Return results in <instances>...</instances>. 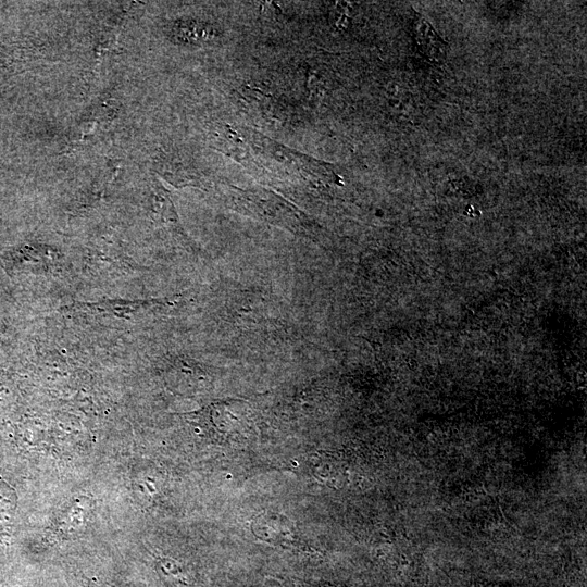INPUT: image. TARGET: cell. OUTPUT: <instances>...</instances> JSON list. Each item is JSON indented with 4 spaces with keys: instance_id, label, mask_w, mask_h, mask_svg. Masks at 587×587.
Segmentation results:
<instances>
[{
    "instance_id": "obj_4",
    "label": "cell",
    "mask_w": 587,
    "mask_h": 587,
    "mask_svg": "<svg viewBox=\"0 0 587 587\" xmlns=\"http://www.w3.org/2000/svg\"><path fill=\"white\" fill-rule=\"evenodd\" d=\"M416 38L421 49L428 58L434 60L442 59L446 54V43L437 35V33L430 27V25L420 18L416 23Z\"/></svg>"
},
{
    "instance_id": "obj_3",
    "label": "cell",
    "mask_w": 587,
    "mask_h": 587,
    "mask_svg": "<svg viewBox=\"0 0 587 587\" xmlns=\"http://www.w3.org/2000/svg\"><path fill=\"white\" fill-rule=\"evenodd\" d=\"M17 507L15 489L0 476V534L8 535L12 529Z\"/></svg>"
},
{
    "instance_id": "obj_2",
    "label": "cell",
    "mask_w": 587,
    "mask_h": 587,
    "mask_svg": "<svg viewBox=\"0 0 587 587\" xmlns=\"http://www.w3.org/2000/svg\"><path fill=\"white\" fill-rule=\"evenodd\" d=\"M251 528L257 537L267 542L289 547L300 545V537L294 523L278 513L264 512L258 515Z\"/></svg>"
},
{
    "instance_id": "obj_1",
    "label": "cell",
    "mask_w": 587,
    "mask_h": 587,
    "mask_svg": "<svg viewBox=\"0 0 587 587\" xmlns=\"http://www.w3.org/2000/svg\"><path fill=\"white\" fill-rule=\"evenodd\" d=\"M228 199L233 210L282 227L296 235L313 238L317 225L304 212L280 196L262 188L230 187Z\"/></svg>"
}]
</instances>
